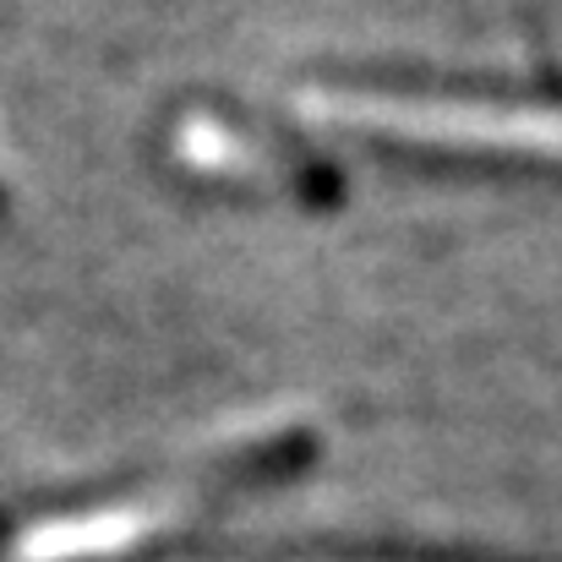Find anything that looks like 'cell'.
<instances>
[{"label": "cell", "instance_id": "1", "mask_svg": "<svg viewBox=\"0 0 562 562\" xmlns=\"http://www.w3.org/2000/svg\"><path fill=\"white\" fill-rule=\"evenodd\" d=\"M306 115L334 126H367L398 143L481 148V154H547L562 159V110H508L459 99H387V93H306Z\"/></svg>", "mask_w": 562, "mask_h": 562}]
</instances>
